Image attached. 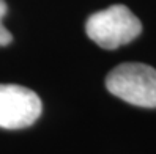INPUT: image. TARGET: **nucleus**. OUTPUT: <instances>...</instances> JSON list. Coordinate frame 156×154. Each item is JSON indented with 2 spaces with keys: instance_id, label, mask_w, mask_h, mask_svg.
<instances>
[{
  "instance_id": "2",
  "label": "nucleus",
  "mask_w": 156,
  "mask_h": 154,
  "mask_svg": "<svg viewBox=\"0 0 156 154\" xmlns=\"http://www.w3.org/2000/svg\"><path fill=\"white\" fill-rule=\"evenodd\" d=\"M106 88L128 104L156 108V69L148 65H118L107 74Z\"/></svg>"
},
{
  "instance_id": "1",
  "label": "nucleus",
  "mask_w": 156,
  "mask_h": 154,
  "mask_svg": "<svg viewBox=\"0 0 156 154\" xmlns=\"http://www.w3.org/2000/svg\"><path fill=\"white\" fill-rule=\"evenodd\" d=\"M85 32L99 47L114 50L136 39L142 32V24L128 6L112 5L91 14L87 19Z\"/></svg>"
},
{
  "instance_id": "3",
  "label": "nucleus",
  "mask_w": 156,
  "mask_h": 154,
  "mask_svg": "<svg viewBox=\"0 0 156 154\" xmlns=\"http://www.w3.org/2000/svg\"><path fill=\"white\" fill-rule=\"evenodd\" d=\"M43 104L40 96L21 85H0V128L24 129L40 118Z\"/></svg>"
},
{
  "instance_id": "4",
  "label": "nucleus",
  "mask_w": 156,
  "mask_h": 154,
  "mask_svg": "<svg viewBox=\"0 0 156 154\" xmlns=\"http://www.w3.org/2000/svg\"><path fill=\"white\" fill-rule=\"evenodd\" d=\"M6 10L8 6L5 3V0H0V46H6V44H10L13 41V35L3 25V17L6 14Z\"/></svg>"
}]
</instances>
